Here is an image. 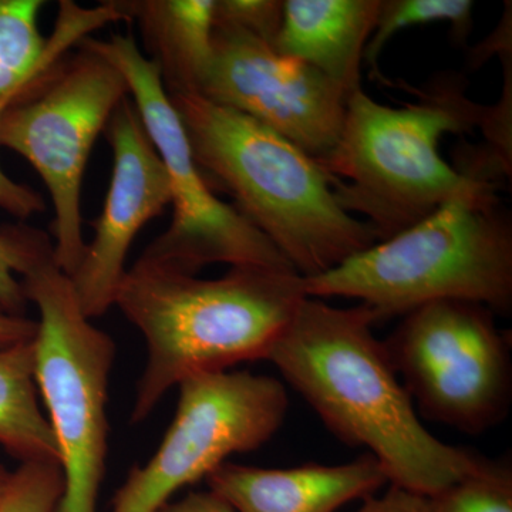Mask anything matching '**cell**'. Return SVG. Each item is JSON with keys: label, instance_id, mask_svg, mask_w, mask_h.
<instances>
[{"label": "cell", "instance_id": "1", "mask_svg": "<svg viewBox=\"0 0 512 512\" xmlns=\"http://www.w3.org/2000/svg\"><path fill=\"white\" fill-rule=\"evenodd\" d=\"M367 306L336 308L306 298L268 356L320 420L349 446L366 447L389 483L434 497L483 457L426 429Z\"/></svg>", "mask_w": 512, "mask_h": 512}, {"label": "cell", "instance_id": "2", "mask_svg": "<svg viewBox=\"0 0 512 512\" xmlns=\"http://www.w3.org/2000/svg\"><path fill=\"white\" fill-rule=\"evenodd\" d=\"M306 298L291 268L231 266L201 279L131 266L114 301L147 345L131 421L146 420L187 377L268 359Z\"/></svg>", "mask_w": 512, "mask_h": 512}, {"label": "cell", "instance_id": "3", "mask_svg": "<svg viewBox=\"0 0 512 512\" xmlns=\"http://www.w3.org/2000/svg\"><path fill=\"white\" fill-rule=\"evenodd\" d=\"M168 97L208 183L234 198L302 278L325 274L379 242L336 200L322 165L291 141L200 94Z\"/></svg>", "mask_w": 512, "mask_h": 512}, {"label": "cell", "instance_id": "4", "mask_svg": "<svg viewBox=\"0 0 512 512\" xmlns=\"http://www.w3.org/2000/svg\"><path fill=\"white\" fill-rule=\"evenodd\" d=\"M414 93L419 100L402 107L377 103L363 89L350 94L338 146L320 163L339 204L363 215L379 241L488 181L451 167L439 146L446 134L483 128L490 107L467 96L460 74H443Z\"/></svg>", "mask_w": 512, "mask_h": 512}, {"label": "cell", "instance_id": "5", "mask_svg": "<svg viewBox=\"0 0 512 512\" xmlns=\"http://www.w3.org/2000/svg\"><path fill=\"white\" fill-rule=\"evenodd\" d=\"M305 286L309 298L356 299L372 309L377 323L448 299L510 315V215L501 208L497 185L484 181L394 237L305 279Z\"/></svg>", "mask_w": 512, "mask_h": 512}, {"label": "cell", "instance_id": "6", "mask_svg": "<svg viewBox=\"0 0 512 512\" xmlns=\"http://www.w3.org/2000/svg\"><path fill=\"white\" fill-rule=\"evenodd\" d=\"M28 302L40 319L35 379L59 447L64 490L55 512H97L109 451L107 399L116 345L84 315L72 278L56 264L49 235L9 224Z\"/></svg>", "mask_w": 512, "mask_h": 512}, {"label": "cell", "instance_id": "7", "mask_svg": "<svg viewBox=\"0 0 512 512\" xmlns=\"http://www.w3.org/2000/svg\"><path fill=\"white\" fill-rule=\"evenodd\" d=\"M83 43L123 74L170 180L173 220L134 265L183 275H197L211 264L293 269L237 208L214 194L195 163L183 123L165 92L160 69L141 52L134 36L113 35L109 40L89 36Z\"/></svg>", "mask_w": 512, "mask_h": 512}, {"label": "cell", "instance_id": "8", "mask_svg": "<svg viewBox=\"0 0 512 512\" xmlns=\"http://www.w3.org/2000/svg\"><path fill=\"white\" fill-rule=\"evenodd\" d=\"M69 60L13 101L0 120V146L25 158L50 194L53 252L69 276L86 251L82 191L87 161L101 131L130 96L123 74L83 40Z\"/></svg>", "mask_w": 512, "mask_h": 512}, {"label": "cell", "instance_id": "9", "mask_svg": "<svg viewBox=\"0 0 512 512\" xmlns=\"http://www.w3.org/2000/svg\"><path fill=\"white\" fill-rule=\"evenodd\" d=\"M481 303L437 301L402 316L384 340L426 419L467 434L503 423L512 403L510 339Z\"/></svg>", "mask_w": 512, "mask_h": 512}, {"label": "cell", "instance_id": "10", "mask_svg": "<svg viewBox=\"0 0 512 512\" xmlns=\"http://www.w3.org/2000/svg\"><path fill=\"white\" fill-rule=\"evenodd\" d=\"M178 387L177 412L157 453L131 468L111 512H157L228 457L268 443L289 410L286 387L271 376L221 370L187 377Z\"/></svg>", "mask_w": 512, "mask_h": 512}, {"label": "cell", "instance_id": "11", "mask_svg": "<svg viewBox=\"0 0 512 512\" xmlns=\"http://www.w3.org/2000/svg\"><path fill=\"white\" fill-rule=\"evenodd\" d=\"M200 96L264 124L319 164L338 146L348 101L318 70L224 23H214Z\"/></svg>", "mask_w": 512, "mask_h": 512}, {"label": "cell", "instance_id": "12", "mask_svg": "<svg viewBox=\"0 0 512 512\" xmlns=\"http://www.w3.org/2000/svg\"><path fill=\"white\" fill-rule=\"evenodd\" d=\"M104 131L113 148L109 192L100 217L92 222L93 241L70 276L89 319L100 318L114 306L134 238L171 204L167 170L130 96L121 101Z\"/></svg>", "mask_w": 512, "mask_h": 512}, {"label": "cell", "instance_id": "13", "mask_svg": "<svg viewBox=\"0 0 512 512\" xmlns=\"http://www.w3.org/2000/svg\"><path fill=\"white\" fill-rule=\"evenodd\" d=\"M207 483L237 512H335L375 495L389 478L367 453L335 466L261 468L227 461L212 471Z\"/></svg>", "mask_w": 512, "mask_h": 512}, {"label": "cell", "instance_id": "14", "mask_svg": "<svg viewBox=\"0 0 512 512\" xmlns=\"http://www.w3.org/2000/svg\"><path fill=\"white\" fill-rule=\"evenodd\" d=\"M380 0H285L274 49L308 64L346 96L362 89V62Z\"/></svg>", "mask_w": 512, "mask_h": 512}, {"label": "cell", "instance_id": "15", "mask_svg": "<svg viewBox=\"0 0 512 512\" xmlns=\"http://www.w3.org/2000/svg\"><path fill=\"white\" fill-rule=\"evenodd\" d=\"M43 8L42 0H0V96L39 82L94 30L123 20L111 2L87 8L62 0L55 29L46 39L39 26Z\"/></svg>", "mask_w": 512, "mask_h": 512}, {"label": "cell", "instance_id": "16", "mask_svg": "<svg viewBox=\"0 0 512 512\" xmlns=\"http://www.w3.org/2000/svg\"><path fill=\"white\" fill-rule=\"evenodd\" d=\"M113 3L124 22H137L168 96L201 94L211 64L215 0Z\"/></svg>", "mask_w": 512, "mask_h": 512}, {"label": "cell", "instance_id": "17", "mask_svg": "<svg viewBox=\"0 0 512 512\" xmlns=\"http://www.w3.org/2000/svg\"><path fill=\"white\" fill-rule=\"evenodd\" d=\"M33 339L0 349V446L20 463L60 464L55 434L40 409Z\"/></svg>", "mask_w": 512, "mask_h": 512}, {"label": "cell", "instance_id": "18", "mask_svg": "<svg viewBox=\"0 0 512 512\" xmlns=\"http://www.w3.org/2000/svg\"><path fill=\"white\" fill-rule=\"evenodd\" d=\"M473 10L471 0H380L375 29L365 50L366 63L377 73V62L386 43L410 26L448 23L451 39L466 45L473 32Z\"/></svg>", "mask_w": 512, "mask_h": 512}, {"label": "cell", "instance_id": "19", "mask_svg": "<svg viewBox=\"0 0 512 512\" xmlns=\"http://www.w3.org/2000/svg\"><path fill=\"white\" fill-rule=\"evenodd\" d=\"M431 512H512V468L483 457L476 470L430 498Z\"/></svg>", "mask_w": 512, "mask_h": 512}, {"label": "cell", "instance_id": "20", "mask_svg": "<svg viewBox=\"0 0 512 512\" xmlns=\"http://www.w3.org/2000/svg\"><path fill=\"white\" fill-rule=\"evenodd\" d=\"M63 490L64 478L59 463H20L0 500V512H55Z\"/></svg>", "mask_w": 512, "mask_h": 512}, {"label": "cell", "instance_id": "21", "mask_svg": "<svg viewBox=\"0 0 512 512\" xmlns=\"http://www.w3.org/2000/svg\"><path fill=\"white\" fill-rule=\"evenodd\" d=\"M284 19L282 0H215L214 23L235 26L274 46Z\"/></svg>", "mask_w": 512, "mask_h": 512}, {"label": "cell", "instance_id": "22", "mask_svg": "<svg viewBox=\"0 0 512 512\" xmlns=\"http://www.w3.org/2000/svg\"><path fill=\"white\" fill-rule=\"evenodd\" d=\"M36 84H26V86L18 87V89L0 96V120L10 104L20 99L23 94L28 93ZM0 210L8 212L20 221H25L33 215L45 211L46 204L39 192L30 188L29 185L12 180L0 167Z\"/></svg>", "mask_w": 512, "mask_h": 512}, {"label": "cell", "instance_id": "23", "mask_svg": "<svg viewBox=\"0 0 512 512\" xmlns=\"http://www.w3.org/2000/svg\"><path fill=\"white\" fill-rule=\"evenodd\" d=\"M18 251L8 225L0 227V311L25 316L29 302L16 279Z\"/></svg>", "mask_w": 512, "mask_h": 512}, {"label": "cell", "instance_id": "24", "mask_svg": "<svg viewBox=\"0 0 512 512\" xmlns=\"http://www.w3.org/2000/svg\"><path fill=\"white\" fill-rule=\"evenodd\" d=\"M356 512H431L430 498L390 485L380 497L365 498Z\"/></svg>", "mask_w": 512, "mask_h": 512}, {"label": "cell", "instance_id": "25", "mask_svg": "<svg viewBox=\"0 0 512 512\" xmlns=\"http://www.w3.org/2000/svg\"><path fill=\"white\" fill-rule=\"evenodd\" d=\"M157 512H237L214 491L190 493L177 501H170Z\"/></svg>", "mask_w": 512, "mask_h": 512}, {"label": "cell", "instance_id": "26", "mask_svg": "<svg viewBox=\"0 0 512 512\" xmlns=\"http://www.w3.org/2000/svg\"><path fill=\"white\" fill-rule=\"evenodd\" d=\"M36 330V320L0 311V349L29 342L35 338Z\"/></svg>", "mask_w": 512, "mask_h": 512}, {"label": "cell", "instance_id": "27", "mask_svg": "<svg viewBox=\"0 0 512 512\" xmlns=\"http://www.w3.org/2000/svg\"><path fill=\"white\" fill-rule=\"evenodd\" d=\"M10 477H12V473H9V471L0 464V500H2L6 488H8Z\"/></svg>", "mask_w": 512, "mask_h": 512}]
</instances>
